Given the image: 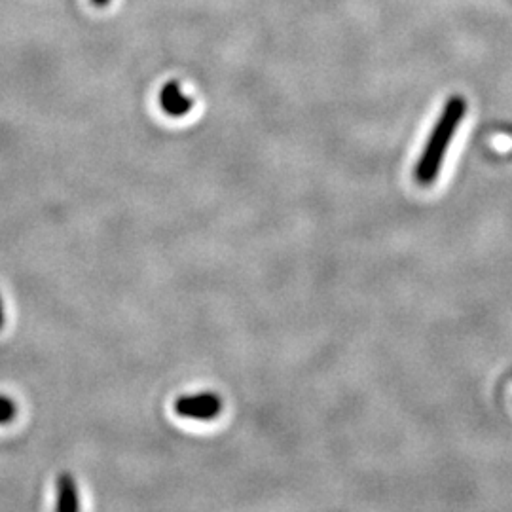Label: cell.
I'll use <instances>...</instances> for the list:
<instances>
[{
	"label": "cell",
	"instance_id": "cell-1",
	"mask_svg": "<svg viewBox=\"0 0 512 512\" xmlns=\"http://www.w3.org/2000/svg\"><path fill=\"white\" fill-rule=\"evenodd\" d=\"M463 114H465V101L461 97L450 99L440 116L437 128L433 129V135L421 156L420 164L416 167V183L421 186L435 183V179L439 177L440 165H442V158L446 154V148L454 139V133L458 129Z\"/></svg>",
	"mask_w": 512,
	"mask_h": 512
},
{
	"label": "cell",
	"instance_id": "cell-2",
	"mask_svg": "<svg viewBox=\"0 0 512 512\" xmlns=\"http://www.w3.org/2000/svg\"><path fill=\"white\" fill-rule=\"evenodd\" d=\"M175 412L188 420H213L222 412V401L215 393L184 395L175 401Z\"/></svg>",
	"mask_w": 512,
	"mask_h": 512
},
{
	"label": "cell",
	"instance_id": "cell-3",
	"mask_svg": "<svg viewBox=\"0 0 512 512\" xmlns=\"http://www.w3.org/2000/svg\"><path fill=\"white\" fill-rule=\"evenodd\" d=\"M160 107H162L167 116L181 118V116H186L192 110L194 101L183 92L179 82L171 80L160 90Z\"/></svg>",
	"mask_w": 512,
	"mask_h": 512
},
{
	"label": "cell",
	"instance_id": "cell-4",
	"mask_svg": "<svg viewBox=\"0 0 512 512\" xmlns=\"http://www.w3.org/2000/svg\"><path fill=\"white\" fill-rule=\"evenodd\" d=\"M55 509L61 512H73L80 509V494L73 475L63 473L57 478V501Z\"/></svg>",
	"mask_w": 512,
	"mask_h": 512
},
{
	"label": "cell",
	"instance_id": "cell-5",
	"mask_svg": "<svg viewBox=\"0 0 512 512\" xmlns=\"http://www.w3.org/2000/svg\"><path fill=\"white\" fill-rule=\"evenodd\" d=\"M18 414V404L14 403L10 397L0 395V425H6L16 418Z\"/></svg>",
	"mask_w": 512,
	"mask_h": 512
},
{
	"label": "cell",
	"instance_id": "cell-6",
	"mask_svg": "<svg viewBox=\"0 0 512 512\" xmlns=\"http://www.w3.org/2000/svg\"><path fill=\"white\" fill-rule=\"evenodd\" d=\"M109 2L110 0H92L93 6H97V8H105Z\"/></svg>",
	"mask_w": 512,
	"mask_h": 512
},
{
	"label": "cell",
	"instance_id": "cell-7",
	"mask_svg": "<svg viewBox=\"0 0 512 512\" xmlns=\"http://www.w3.org/2000/svg\"><path fill=\"white\" fill-rule=\"evenodd\" d=\"M4 327V306H2V298H0V329Z\"/></svg>",
	"mask_w": 512,
	"mask_h": 512
}]
</instances>
